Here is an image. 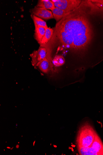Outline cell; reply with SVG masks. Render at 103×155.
Returning a JSON list of instances; mask_svg holds the SVG:
<instances>
[{"instance_id":"6da1fadb","label":"cell","mask_w":103,"mask_h":155,"mask_svg":"<svg viewBox=\"0 0 103 155\" xmlns=\"http://www.w3.org/2000/svg\"><path fill=\"white\" fill-rule=\"evenodd\" d=\"M80 6L59 21L55 29V33L62 45L79 53L85 50L93 35L86 14Z\"/></svg>"},{"instance_id":"7a4b0ae2","label":"cell","mask_w":103,"mask_h":155,"mask_svg":"<svg viewBox=\"0 0 103 155\" xmlns=\"http://www.w3.org/2000/svg\"><path fill=\"white\" fill-rule=\"evenodd\" d=\"M55 7L71 12L78 8L82 1L79 0H52Z\"/></svg>"},{"instance_id":"3957f363","label":"cell","mask_w":103,"mask_h":155,"mask_svg":"<svg viewBox=\"0 0 103 155\" xmlns=\"http://www.w3.org/2000/svg\"><path fill=\"white\" fill-rule=\"evenodd\" d=\"M47 50L44 47H40L37 50L34 51L31 55L32 65L37 66L42 60L47 58Z\"/></svg>"},{"instance_id":"277c9868","label":"cell","mask_w":103,"mask_h":155,"mask_svg":"<svg viewBox=\"0 0 103 155\" xmlns=\"http://www.w3.org/2000/svg\"><path fill=\"white\" fill-rule=\"evenodd\" d=\"M80 139V147H89L92 145L96 135L91 130H86L83 132Z\"/></svg>"},{"instance_id":"5b68a950","label":"cell","mask_w":103,"mask_h":155,"mask_svg":"<svg viewBox=\"0 0 103 155\" xmlns=\"http://www.w3.org/2000/svg\"><path fill=\"white\" fill-rule=\"evenodd\" d=\"M31 11L32 15L41 19L47 20L54 18L52 12L44 8L35 6Z\"/></svg>"},{"instance_id":"8992f818","label":"cell","mask_w":103,"mask_h":155,"mask_svg":"<svg viewBox=\"0 0 103 155\" xmlns=\"http://www.w3.org/2000/svg\"><path fill=\"white\" fill-rule=\"evenodd\" d=\"M51 11L54 18L58 22L71 12L56 7L54 8Z\"/></svg>"},{"instance_id":"52a82bcc","label":"cell","mask_w":103,"mask_h":155,"mask_svg":"<svg viewBox=\"0 0 103 155\" xmlns=\"http://www.w3.org/2000/svg\"><path fill=\"white\" fill-rule=\"evenodd\" d=\"M35 28L34 38L38 43L40 45L45 34L47 28L38 26L35 27Z\"/></svg>"},{"instance_id":"ba28073f","label":"cell","mask_w":103,"mask_h":155,"mask_svg":"<svg viewBox=\"0 0 103 155\" xmlns=\"http://www.w3.org/2000/svg\"><path fill=\"white\" fill-rule=\"evenodd\" d=\"M90 147L99 155L103 154V145L98 137H96V136L94 142Z\"/></svg>"},{"instance_id":"9c48e42d","label":"cell","mask_w":103,"mask_h":155,"mask_svg":"<svg viewBox=\"0 0 103 155\" xmlns=\"http://www.w3.org/2000/svg\"><path fill=\"white\" fill-rule=\"evenodd\" d=\"M36 7L43 8L51 10L55 7L54 3L50 0H39Z\"/></svg>"},{"instance_id":"30bf717a","label":"cell","mask_w":103,"mask_h":155,"mask_svg":"<svg viewBox=\"0 0 103 155\" xmlns=\"http://www.w3.org/2000/svg\"><path fill=\"white\" fill-rule=\"evenodd\" d=\"M41 71L43 73H47L50 70V63L47 58L42 60L38 65Z\"/></svg>"},{"instance_id":"8fae6325","label":"cell","mask_w":103,"mask_h":155,"mask_svg":"<svg viewBox=\"0 0 103 155\" xmlns=\"http://www.w3.org/2000/svg\"><path fill=\"white\" fill-rule=\"evenodd\" d=\"M54 30L52 28L47 27L46 28V33L43 38L40 44L41 47L47 44L51 38L53 34Z\"/></svg>"},{"instance_id":"7c38bea8","label":"cell","mask_w":103,"mask_h":155,"mask_svg":"<svg viewBox=\"0 0 103 155\" xmlns=\"http://www.w3.org/2000/svg\"><path fill=\"white\" fill-rule=\"evenodd\" d=\"M79 152L81 155H99L97 152L93 150L91 147H80L79 149Z\"/></svg>"},{"instance_id":"4fadbf2b","label":"cell","mask_w":103,"mask_h":155,"mask_svg":"<svg viewBox=\"0 0 103 155\" xmlns=\"http://www.w3.org/2000/svg\"><path fill=\"white\" fill-rule=\"evenodd\" d=\"M31 17L34 21L35 27L39 26L45 28L48 27L46 22L42 19L32 15V14Z\"/></svg>"},{"instance_id":"5bb4252c","label":"cell","mask_w":103,"mask_h":155,"mask_svg":"<svg viewBox=\"0 0 103 155\" xmlns=\"http://www.w3.org/2000/svg\"><path fill=\"white\" fill-rule=\"evenodd\" d=\"M53 63L56 67H60L63 65L65 63V59L62 55H56L54 57Z\"/></svg>"},{"instance_id":"9a60e30c","label":"cell","mask_w":103,"mask_h":155,"mask_svg":"<svg viewBox=\"0 0 103 155\" xmlns=\"http://www.w3.org/2000/svg\"><path fill=\"white\" fill-rule=\"evenodd\" d=\"M88 1L91 3V5L94 6L95 8L103 11V0H91Z\"/></svg>"},{"instance_id":"2e32d148","label":"cell","mask_w":103,"mask_h":155,"mask_svg":"<svg viewBox=\"0 0 103 155\" xmlns=\"http://www.w3.org/2000/svg\"><path fill=\"white\" fill-rule=\"evenodd\" d=\"M71 146L72 147H75L76 146L75 145H72Z\"/></svg>"},{"instance_id":"e0dca14e","label":"cell","mask_w":103,"mask_h":155,"mask_svg":"<svg viewBox=\"0 0 103 155\" xmlns=\"http://www.w3.org/2000/svg\"><path fill=\"white\" fill-rule=\"evenodd\" d=\"M19 145H17V146H16V147L17 148H18L19 147Z\"/></svg>"},{"instance_id":"ac0fdd59","label":"cell","mask_w":103,"mask_h":155,"mask_svg":"<svg viewBox=\"0 0 103 155\" xmlns=\"http://www.w3.org/2000/svg\"><path fill=\"white\" fill-rule=\"evenodd\" d=\"M71 149H72V151H73V152L74 151V150H73V149L72 147L71 148Z\"/></svg>"},{"instance_id":"d6986e66","label":"cell","mask_w":103,"mask_h":155,"mask_svg":"<svg viewBox=\"0 0 103 155\" xmlns=\"http://www.w3.org/2000/svg\"><path fill=\"white\" fill-rule=\"evenodd\" d=\"M54 147H56L57 146H55V145H54L53 146Z\"/></svg>"},{"instance_id":"ffe728a7","label":"cell","mask_w":103,"mask_h":155,"mask_svg":"<svg viewBox=\"0 0 103 155\" xmlns=\"http://www.w3.org/2000/svg\"><path fill=\"white\" fill-rule=\"evenodd\" d=\"M35 143V142H34V145Z\"/></svg>"}]
</instances>
